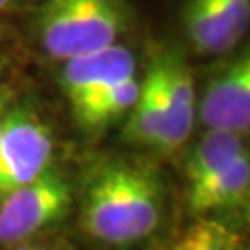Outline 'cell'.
<instances>
[{
    "instance_id": "obj_1",
    "label": "cell",
    "mask_w": 250,
    "mask_h": 250,
    "mask_svg": "<svg viewBox=\"0 0 250 250\" xmlns=\"http://www.w3.org/2000/svg\"><path fill=\"white\" fill-rule=\"evenodd\" d=\"M163 211V184L148 161L111 160L93 169L82 195L80 223L93 239L111 245L150 235Z\"/></svg>"
},
{
    "instance_id": "obj_2",
    "label": "cell",
    "mask_w": 250,
    "mask_h": 250,
    "mask_svg": "<svg viewBox=\"0 0 250 250\" xmlns=\"http://www.w3.org/2000/svg\"><path fill=\"white\" fill-rule=\"evenodd\" d=\"M130 22L128 0H43L36 13L37 39L60 62L117 45Z\"/></svg>"
},
{
    "instance_id": "obj_3",
    "label": "cell",
    "mask_w": 250,
    "mask_h": 250,
    "mask_svg": "<svg viewBox=\"0 0 250 250\" xmlns=\"http://www.w3.org/2000/svg\"><path fill=\"white\" fill-rule=\"evenodd\" d=\"M72 204V188L58 169H45L36 180L0 202V243H22L60 223Z\"/></svg>"
},
{
    "instance_id": "obj_4",
    "label": "cell",
    "mask_w": 250,
    "mask_h": 250,
    "mask_svg": "<svg viewBox=\"0 0 250 250\" xmlns=\"http://www.w3.org/2000/svg\"><path fill=\"white\" fill-rule=\"evenodd\" d=\"M48 126L26 107H13L0 130V202L36 180L52 158Z\"/></svg>"
},
{
    "instance_id": "obj_5",
    "label": "cell",
    "mask_w": 250,
    "mask_h": 250,
    "mask_svg": "<svg viewBox=\"0 0 250 250\" xmlns=\"http://www.w3.org/2000/svg\"><path fill=\"white\" fill-rule=\"evenodd\" d=\"M154 60L161 80L167 125L158 152L172 154L188 143L197 119V91L191 67L176 48H156Z\"/></svg>"
},
{
    "instance_id": "obj_6",
    "label": "cell",
    "mask_w": 250,
    "mask_h": 250,
    "mask_svg": "<svg viewBox=\"0 0 250 250\" xmlns=\"http://www.w3.org/2000/svg\"><path fill=\"white\" fill-rule=\"evenodd\" d=\"M198 115L208 130L245 135L250 128V56L245 50L206 83Z\"/></svg>"
},
{
    "instance_id": "obj_7",
    "label": "cell",
    "mask_w": 250,
    "mask_h": 250,
    "mask_svg": "<svg viewBox=\"0 0 250 250\" xmlns=\"http://www.w3.org/2000/svg\"><path fill=\"white\" fill-rule=\"evenodd\" d=\"M135 76V58L130 48L111 45L102 50L65 60L60 83L71 109L80 107L119 82Z\"/></svg>"
},
{
    "instance_id": "obj_8",
    "label": "cell",
    "mask_w": 250,
    "mask_h": 250,
    "mask_svg": "<svg viewBox=\"0 0 250 250\" xmlns=\"http://www.w3.org/2000/svg\"><path fill=\"white\" fill-rule=\"evenodd\" d=\"M249 193L250 160L249 152H243L228 167L188 188V204L189 209L198 217L235 211L249 204Z\"/></svg>"
},
{
    "instance_id": "obj_9",
    "label": "cell",
    "mask_w": 250,
    "mask_h": 250,
    "mask_svg": "<svg viewBox=\"0 0 250 250\" xmlns=\"http://www.w3.org/2000/svg\"><path fill=\"white\" fill-rule=\"evenodd\" d=\"M167 125L160 72L150 58L143 82H139V93L134 106L128 111L125 125V139L128 143L158 150Z\"/></svg>"
},
{
    "instance_id": "obj_10",
    "label": "cell",
    "mask_w": 250,
    "mask_h": 250,
    "mask_svg": "<svg viewBox=\"0 0 250 250\" xmlns=\"http://www.w3.org/2000/svg\"><path fill=\"white\" fill-rule=\"evenodd\" d=\"M243 152H247V148L241 134L230 130H208L189 150L184 161V176L188 188L200 184L202 180L228 167Z\"/></svg>"
},
{
    "instance_id": "obj_11",
    "label": "cell",
    "mask_w": 250,
    "mask_h": 250,
    "mask_svg": "<svg viewBox=\"0 0 250 250\" xmlns=\"http://www.w3.org/2000/svg\"><path fill=\"white\" fill-rule=\"evenodd\" d=\"M182 21L189 43L198 54H223L239 43L215 11L211 0H188L182 9Z\"/></svg>"
},
{
    "instance_id": "obj_12",
    "label": "cell",
    "mask_w": 250,
    "mask_h": 250,
    "mask_svg": "<svg viewBox=\"0 0 250 250\" xmlns=\"http://www.w3.org/2000/svg\"><path fill=\"white\" fill-rule=\"evenodd\" d=\"M139 93V80L132 76L125 82H119L109 89L102 91L95 99L72 109V115L78 128L87 132H97L104 126L119 121L130 111Z\"/></svg>"
},
{
    "instance_id": "obj_13",
    "label": "cell",
    "mask_w": 250,
    "mask_h": 250,
    "mask_svg": "<svg viewBox=\"0 0 250 250\" xmlns=\"http://www.w3.org/2000/svg\"><path fill=\"white\" fill-rule=\"evenodd\" d=\"M243 237L232 226L213 217H200L165 250H239Z\"/></svg>"
},
{
    "instance_id": "obj_14",
    "label": "cell",
    "mask_w": 250,
    "mask_h": 250,
    "mask_svg": "<svg viewBox=\"0 0 250 250\" xmlns=\"http://www.w3.org/2000/svg\"><path fill=\"white\" fill-rule=\"evenodd\" d=\"M215 11L237 39H241L250 24V0H211Z\"/></svg>"
},
{
    "instance_id": "obj_15",
    "label": "cell",
    "mask_w": 250,
    "mask_h": 250,
    "mask_svg": "<svg viewBox=\"0 0 250 250\" xmlns=\"http://www.w3.org/2000/svg\"><path fill=\"white\" fill-rule=\"evenodd\" d=\"M13 2H17V0H0V9L8 8V6H11Z\"/></svg>"
},
{
    "instance_id": "obj_16",
    "label": "cell",
    "mask_w": 250,
    "mask_h": 250,
    "mask_svg": "<svg viewBox=\"0 0 250 250\" xmlns=\"http://www.w3.org/2000/svg\"><path fill=\"white\" fill-rule=\"evenodd\" d=\"M4 39V28H2V24H0V41Z\"/></svg>"
},
{
    "instance_id": "obj_17",
    "label": "cell",
    "mask_w": 250,
    "mask_h": 250,
    "mask_svg": "<svg viewBox=\"0 0 250 250\" xmlns=\"http://www.w3.org/2000/svg\"><path fill=\"white\" fill-rule=\"evenodd\" d=\"M2 71H4V62L0 60V74H2Z\"/></svg>"
},
{
    "instance_id": "obj_18",
    "label": "cell",
    "mask_w": 250,
    "mask_h": 250,
    "mask_svg": "<svg viewBox=\"0 0 250 250\" xmlns=\"http://www.w3.org/2000/svg\"><path fill=\"white\" fill-rule=\"evenodd\" d=\"M0 111H2V109H0ZM2 119H4V115L0 113V130H2Z\"/></svg>"
},
{
    "instance_id": "obj_19",
    "label": "cell",
    "mask_w": 250,
    "mask_h": 250,
    "mask_svg": "<svg viewBox=\"0 0 250 250\" xmlns=\"http://www.w3.org/2000/svg\"><path fill=\"white\" fill-rule=\"evenodd\" d=\"M239 250H249V249H247V247H241V249H239Z\"/></svg>"
},
{
    "instance_id": "obj_20",
    "label": "cell",
    "mask_w": 250,
    "mask_h": 250,
    "mask_svg": "<svg viewBox=\"0 0 250 250\" xmlns=\"http://www.w3.org/2000/svg\"><path fill=\"white\" fill-rule=\"evenodd\" d=\"M22 250H28V249H22Z\"/></svg>"
}]
</instances>
